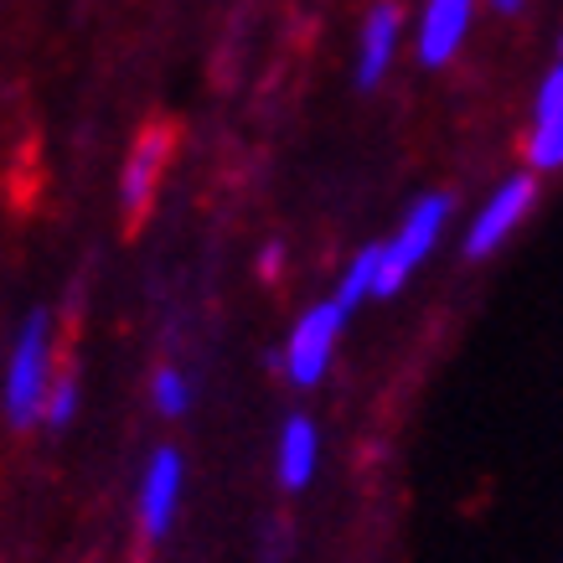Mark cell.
Wrapping results in <instances>:
<instances>
[{"mask_svg":"<svg viewBox=\"0 0 563 563\" xmlns=\"http://www.w3.org/2000/svg\"><path fill=\"white\" fill-rule=\"evenodd\" d=\"M279 264H285V254H279V249H264V258H258V274L269 279V274L279 269Z\"/></svg>","mask_w":563,"mask_h":563,"instance_id":"obj_15","label":"cell"},{"mask_svg":"<svg viewBox=\"0 0 563 563\" xmlns=\"http://www.w3.org/2000/svg\"><path fill=\"white\" fill-rule=\"evenodd\" d=\"M471 16H476V0H424V11H419V63L444 68L461 52Z\"/></svg>","mask_w":563,"mask_h":563,"instance_id":"obj_7","label":"cell"},{"mask_svg":"<svg viewBox=\"0 0 563 563\" xmlns=\"http://www.w3.org/2000/svg\"><path fill=\"white\" fill-rule=\"evenodd\" d=\"M151 404H155V413H161V419H181V413H187V404H191L187 373H181V367H155Z\"/></svg>","mask_w":563,"mask_h":563,"instance_id":"obj_12","label":"cell"},{"mask_svg":"<svg viewBox=\"0 0 563 563\" xmlns=\"http://www.w3.org/2000/svg\"><path fill=\"white\" fill-rule=\"evenodd\" d=\"M496 11H501V16H512V11H522V0H492Z\"/></svg>","mask_w":563,"mask_h":563,"instance_id":"obj_16","label":"cell"},{"mask_svg":"<svg viewBox=\"0 0 563 563\" xmlns=\"http://www.w3.org/2000/svg\"><path fill=\"white\" fill-rule=\"evenodd\" d=\"M166 155H172V124H151V130L135 140V151L124 155L120 207H124V222H130V228L151 212L155 187H161V172H166Z\"/></svg>","mask_w":563,"mask_h":563,"instance_id":"obj_6","label":"cell"},{"mask_svg":"<svg viewBox=\"0 0 563 563\" xmlns=\"http://www.w3.org/2000/svg\"><path fill=\"white\" fill-rule=\"evenodd\" d=\"M73 413H78V377L73 373H57L47 388V409H42V424L47 429H68Z\"/></svg>","mask_w":563,"mask_h":563,"instance_id":"obj_13","label":"cell"},{"mask_svg":"<svg viewBox=\"0 0 563 563\" xmlns=\"http://www.w3.org/2000/svg\"><path fill=\"white\" fill-rule=\"evenodd\" d=\"M321 471V429L310 413H290L279 424V444H274V476L285 492H306Z\"/></svg>","mask_w":563,"mask_h":563,"instance_id":"obj_9","label":"cell"},{"mask_svg":"<svg viewBox=\"0 0 563 563\" xmlns=\"http://www.w3.org/2000/svg\"><path fill=\"white\" fill-rule=\"evenodd\" d=\"M181 486H187V461H181V450L161 444L145 461V476H140V532L151 543L172 532L176 507H181Z\"/></svg>","mask_w":563,"mask_h":563,"instance_id":"obj_5","label":"cell"},{"mask_svg":"<svg viewBox=\"0 0 563 563\" xmlns=\"http://www.w3.org/2000/svg\"><path fill=\"white\" fill-rule=\"evenodd\" d=\"M543 114H563V63L543 78V88H538V114L532 120H543Z\"/></svg>","mask_w":563,"mask_h":563,"instance_id":"obj_14","label":"cell"},{"mask_svg":"<svg viewBox=\"0 0 563 563\" xmlns=\"http://www.w3.org/2000/svg\"><path fill=\"white\" fill-rule=\"evenodd\" d=\"M444 218H450V197H444V191H429V197H419V202L404 212L398 233L383 243V269H377L373 300H388V295L404 290V279H409V274L429 258V249L440 243Z\"/></svg>","mask_w":563,"mask_h":563,"instance_id":"obj_2","label":"cell"},{"mask_svg":"<svg viewBox=\"0 0 563 563\" xmlns=\"http://www.w3.org/2000/svg\"><path fill=\"white\" fill-rule=\"evenodd\" d=\"M528 166L532 172H559L563 166V114H543V120H532Z\"/></svg>","mask_w":563,"mask_h":563,"instance_id":"obj_11","label":"cell"},{"mask_svg":"<svg viewBox=\"0 0 563 563\" xmlns=\"http://www.w3.org/2000/svg\"><path fill=\"white\" fill-rule=\"evenodd\" d=\"M52 377H57V367H52V316L47 310H32L21 321L11 362H5V419H11V429L42 424Z\"/></svg>","mask_w":563,"mask_h":563,"instance_id":"obj_1","label":"cell"},{"mask_svg":"<svg viewBox=\"0 0 563 563\" xmlns=\"http://www.w3.org/2000/svg\"><path fill=\"white\" fill-rule=\"evenodd\" d=\"M346 316H352V310L331 295V300L310 306L306 316L295 321L290 342H285V362H279L295 388H316L325 377V367L336 357V342H342V331H346Z\"/></svg>","mask_w":563,"mask_h":563,"instance_id":"obj_3","label":"cell"},{"mask_svg":"<svg viewBox=\"0 0 563 563\" xmlns=\"http://www.w3.org/2000/svg\"><path fill=\"white\" fill-rule=\"evenodd\" d=\"M377 269H383V243H367V249L346 264L342 285H336V300H342L346 310H357L367 295H377Z\"/></svg>","mask_w":563,"mask_h":563,"instance_id":"obj_10","label":"cell"},{"mask_svg":"<svg viewBox=\"0 0 563 563\" xmlns=\"http://www.w3.org/2000/svg\"><path fill=\"white\" fill-rule=\"evenodd\" d=\"M398 36H404V11H398L393 0H377L373 11L362 16V36H357V88L362 93L388 78Z\"/></svg>","mask_w":563,"mask_h":563,"instance_id":"obj_8","label":"cell"},{"mask_svg":"<svg viewBox=\"0 0 563 563\" xmlns=\"http://www.w3.org/2000/svg\"><path fill=\"white\" fill-rule=\"evenodd\" d=\"M532 197H538V181H532V176H507V181L486 197V207L476 212V222H471V233H465V258L496 254L501 243L512 239L517 222L532 212Z\"/></svg>","mask_w":563,"mask_h":563,"instance_id":"obj_4","label":"cell"}]
</instances>
